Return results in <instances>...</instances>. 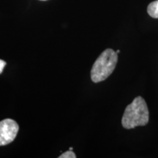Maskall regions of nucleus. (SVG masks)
<instances>
[{
  "label": "nucleus",
  "instance_id": "3",
  "mask_svg": "<svg viewBox=\"0 0 158 158\" xmlns=\"http://www.w3.org/2000/svg\"><path fill=\"white\" fill-rule=\"evenodd\" d=\"M19 130V124L11 118L0 122V146L7 145L14 141Z\"/></svg>",
  "mask_w": 158,
  "mask_h": 158
},
{
  "label": "nucleus",
  "instance_id": "4",
  "mask_svg": "<svg viewBox=\"0 0 158 158\" xmlns=\"http://www.w3.org/2000/svg\"><path fill=\"white\" fill-rule=\"evenodd\" d=\"M147 13L154 19H158V0L151 2L147 7Z\"/></svg>",
  "mask_w": 158,
  "mask_h": 158
},
{
  "label": "nucleus",
  "instance_id": "5",
  "mask_svg": "<svg viewBox=\"0 0 158 158\" xmlns=\"http://www.w3.org/2000/svg\"><path fill=\"white\" fill-rule=\"evenodd\" d=\"M76 155L72 150L69 149V151H67L62 154L60 156H59V158H76Z\"/></svg>",
  "mask_w": 158,
  "mask_h": 158
},
{
  "label": "nucleus",
  "instance_id": "7",
  "mask_svg": "<svg viewBox=\"0 0 158 158\" xmlns=\"http://www.w3.org/2000/svg\"><path fill=\"white\" fill-rule=\"evenodd\" d=\"M120 52V51L119 50H117V51H116V53H117V54H118V53H119Z\"/></svg>",
  "mask_w": 158,
  "mask_h": 158
},
{
  "label": "nucleus",
  "instance_id": "2",
  "mask_svg": "<svg viewBox=\"0 0 158 158\" xmlns=\"http://www.w3.org/2000/svg\"><path fill=\"white\" fill-rule=\"evenodd\" d=\"M118 54L113 49L105 50L97 59L91 70V79L94 83L105 81L116 68Z\"/></svg>",
  "mask_w": 158,
  "mask_h": 158
},
{
  "label": "nucleus",
  "instance_id": "6",
  "mask_svg": "<svg viewBox=\"0 0 158 158\" xmlns=\"http://www.w3.org/2000/svg\"><path fill=\"white\" fill-rule=\"evenodd\" d=\"M7 63L5 61L2 60V59H0V74L2 73L3 72V70H4V68L5 67V65Z\"/></svg>",
  "mask_w": 158,
  "mask_h": 158
},
{
  "label": "nucleus",
  "instance_id": "1",
  "mask_svg": "<svg viewBox=\"0 0 158 158\" xmlns=\"http://www.w3.org/2000/svg\"><path fill=\"white\" fill-rule=\"evenodd\" d=\"M149 113L143 98L138 96L126 107L122 118V124L125 129L137 126H144L149 122Z\"/></svg>",
  "mask_w": 158,
  "mask_h": 158
},
{
  "label": "nucleus",
  "instance_id": "9",
  "mask_svg": "<svg viewBox=\"0 0 158 158\" xmlns=\"http://www.w3.org/2000/svg\"><path fill=\"white\" fill-rule=\"evenodd\" d=\"M40 1H46V0H40Z\"/></svg>",
  "mask_w": 158,
  "mask_h": 158
},
{
  "label": "nucleus",
  "instance_id": "8",
  "mask_svg": "<svg viewBox=\"0 0 158 158\" xmlns=\"http://www.w3.org/2000/svg\"><path fill=\"white\" fill-rule=\"evenodd\" d=\"M70 150H73V147H70Z\"/></svg>",
  "mask_w": 158,
  "mask_h": 158
}]
</instances>
